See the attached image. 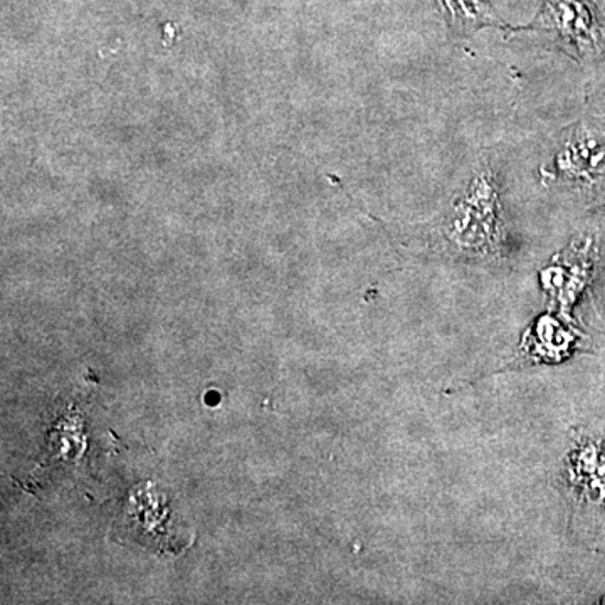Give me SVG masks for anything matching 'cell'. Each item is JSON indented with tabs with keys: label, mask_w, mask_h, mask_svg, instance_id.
<instances>
[{
	"label": "cell",
	"mask_w": 605,
	"mask_h": 605,
	"mask_svg": "<svg viewBox=\"0 0 605 605\" xmlns=\"http://www.w3.org/2000/svg\"><path fill=\"white\" fill-rule=\"evenodd\" d=\"M528 29L555 34L577 60H592L604 51L605 25L592 0H545Z\"/></svg>",
	"instance_id": "obj_1"
},
{
	"label": "cell",
	"mask_w": 605,
	"mask_h": 605,
	"mask_svg": "<svg viewBox=\"0 0 605 605\" xmlns=\"http://www.w3.org/2000/svg\"><path fill=\"white\" fill-rule=\"evenodd\" d=\"M498 214L499 192L495 175L489 171L478 172L454 207L451 233L457 241L485 245L495 239Z\"/></svg>",
	"instance_id": "obj_2"
},
{
	"label": "cell",
	"mask_w": 605,
	"mask_h": 605,
	"mask_svg": "<svg viewBox=\"0 0 605 605\" xmlns=\"http://www.w3.org/2000/svg\"><path fill=\"white\" fill-rule=\"evenodd\" d=\"M557 166L574 181L594 182L605 175V130L595 125H579L563 143Z\"/></svg>",
	"instance_id": "obj_3"
},
{
	"label": "cell",
	"mask_w": 605,
	"mask_h": 605,
	"mask_svg": "<svg viewBox=\"0 0 605 605\" xmlns=\"http://www.w3.org/2000/svg\"><path fill=\"white\" fill-rule=\"evenodd\" d=\"M437 8L453 31L469 32L499 24L488 0H437Z\"/></svg>",
	"instance_id": "obj_4"
}]
</instances>
